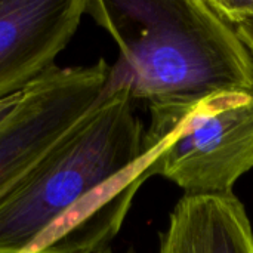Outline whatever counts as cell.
Masks as SVG:
<instances>
[{
	"mask_svg": "<svg viewBox=\"0 0 253 253\" xmlns=\"http://www.w3.org/2000/svg\"><path fill=\"white\" fill-rule=\"evenodd\" d=\"M119 44L105 92L148 104L252 90L253 55L209 0H87Z\"/></svg>",
	"mask_w": 253,
	"mask_h": 253,
	"instance_id": "1",
	"label": "cell"
},
{
	"mask_svg": "<svg viewBox=\"0 0 253 253\" xmlns=\"http://www.w3.org/2000/svg\"><path fill=\"white\" fill-rule=\"evenodd\" d=\"M127 90L105 92L0 200V253H24L55 221L144 154Z\"/></svg>",
	"mask_w": 253,
	"mask_h": 253,
	"instance_id": "2",
	"label": "cell"
},
{
	"mask_svg": "<svg viewBox=\"0 0 253 253\" xmlns=\"http://www.w3.org/2000/svg\"><path fill=\"white\" fill-rule=\"evenodd\" d=\"M148 110L144 148L156 151L151 175L172 181L184 196L233 194L253 169V89L156 102Z\"/></svg>",
	"mask_w": 253,
	"mask_h": 253,
	"instance_id": "3",
	"label": "cell"
},
{
	"mask_svg": "<svg viewBox=\"0 0 253 253\" xmlns=\"http://www.w3.org/2000/svg\"><path fill=\"white\" fill-rule=\"evenodd\" d=\"M111 65L56 67L24 90L16 111L0 126V200L36 162L102 96Z\"/></svg>",
	"mask_w": 253,
	"mask_h": 253,
	"instance_id": "4",
	"label": "cell"
},
{
	"mask_svg": "<svg viewBox=\"0 0 253 253\" xmlns=\"http://www.w3.org/2000/svg\"><path fill=\"white\" fill-rule=\"evenodd\" d=\"M87 0H0V99L56 68Z\"/></svg>",
	"mask_w": 253,
	"mask_h": 253,
	"instance_id": "5",
	"label": "cell"
},
{
	"mask_svg": "<svg viewBox=\"0 0 253 253\" xmlns=\"http://www.w3.org/2000/svg\"><path fill=\"white\" fill-rule=\"evenodd\" d=\"M159 253H253V228L234 196H182L160 234Z\"/></svg>",
	"mask_w": 253,
	"mask_h": 253,
	"instance_id": "6",
	"label": "cell"
},
{
	"mask_svg": "<svg viewBox=\"0 0 253 253\" xmlns=\"http://www.w3.org/2000/svg\"><path fill=\"white\" fill-rule=\"evenodd\" d=\"M209 1L212 7L231 24L253 16V0H209Z\"/></svg>",
	"mask_w": 253,
	"mask_h": 253,
	"instance_id": "7",
	"label": "cell"
},
{
	"mask_svg": "<svg viewBox=\"0 0 253 253\" xmlns=\"http://www.w3.org/2000/svg\"><path fill=\"white\" fill-rule=\"evenodd\" d=\"M22 98H24V92L7 96L4 99H0V126L16 111V108L19 107Z\"/></svg>",
	"mask_w": 253,
	"mask_h": 253,
	"instance_id": "8",
	"label": "cell"
},
{
	"mask_svg": "<svg viewBox=\"0 0 253 253\" xmlns=\"http://www.w3.org/2000/svg\"><path fill=\"white\" fill-rule=\"evenodd\" d=\"M98 253H113L111 251H110V248H107V249H104V251H101V252Z\"/></svg>",
	"mask_w": 253,
	"mask_h": 253,
	"instance_id": "9",
	"label": "cell"
}]
</instances>
